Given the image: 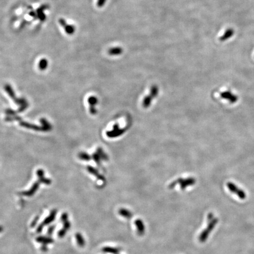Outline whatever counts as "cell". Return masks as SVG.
Here are the masks:
<instances>
[{
    "label": "cell",
    "instance_id": "10",
    "mask_svg": "<svg viewBox=\"0 0 254 254\" xmlns=\"http://www.w3.org/2000/svg\"><path fill=\"white\" fill-rule=\"evenodd\" d=\"M106 1H107V0H98L97 3V7L99 8L103 7V6H104Z\"/></svg>",
    "mask_w": 254,
    "mask_h": 254
},
{
    "label": "cell",
    "instance_id": "1",
    "mask_svg": "<svg viewBox=\"0 0 254 254\" xmlns=\"http://www.w3.org/2000/svg\"><path fill=\"white\" fill-rule=\"evenodd\" d=\"M58 22L60 25L63 27L67 34L71 36L74 34L75 31V28L74 25L68 24L67 21L62 18H60L58 20Z\"/></svg>",
    "mask_w": 254,
    "mask_h": 254
},
{
    "label": "cell",
    "instance_id": "4",
    "mask_svg": "<svg viewBox=\"0 0 254 254\" xmlns=\"http://www.w3.org/2000/svg\"><path fill=\"white\" fill-rule=\"evenodd\" d=\"M158 88L156 86H154L151 89V95L148 97H147L145 98L144 101H143V105L144 107H148L149 106L150 103H151V101L152 100L153 97H155L158 94Z\"/></svg>",
    "mask_w": 254,
    "mask_h": 254
},
{
    "label": "cell",
    "instance_id": "7",
    "mask_svg": "<svg viewBox=\"0 0 254 254\" xmlns=\"http://www.w3.org/2000/svg\"><path fill=\"white\" fill-rule=\"evenodd\" d=\"M48 66V61L46 58H42L40 59L38 63V68L40 70H45Z\"/></svg>",
    "mask_w": 254,
    "mask_h": 254
},
{
    "label": "cell",
    "instance_id": "5",
    "mask_svg": "<svg viewBox=\"0 0 254 254\" xmlns=\"http://www.w3.org/2000/svg\"><path fill=\"white\" fill-rule=\"evenodd\" d=\"M234 34V30L232 28H229L225 32V33L224 34V35L219 38V40L221 41H226V40H228L229 38H230L231 37H232L233 36Z\"/></svg>",
    "mask_w": 254,
    "mask_h": 254
},
{
    "label": "cell",
    "instance_id": "6",
    "mask_svg": "<svg viewBox=\"0 0 254 254\" xmlns=\"http://www.w3.org/2000/svg\"><path fill=\"white\" fill-rule=\"evenodd\" d=\"M88 102H89V103L91 104V109H90V111H91V114H95V112H96V111H95V107H94V106L95 104H97V98H95V97H90V98H89V100H88Z\"/></svg>",
    "mask_w": 254,
    "mask_h": 254
},
{
    "label": "cell",
    "instance_id": "2",
    "mask_svg": "<svg viewBox=\"0 0 254 254\" xmlns=\"http://www.w3.org/2000/svg\"><path fill=\"white\" fill-rule=\"evenodd\" d=\"M221 97L225 100H228L230 103L234 104L237 102L238 98L236 95H234L230 91H225L221 93Z\"/></svg>",
    "mask_w": 254,
    "mask_h": 254
},
{
    "label": "cell",
    "instance_id": "8",
    "mask_svg": "<svg viewBox=\"0 0 254 254\" xmlns=\"http://www.w3.org/2000/svg\"><path fill=\"white\" fill-rule=\"evenodd\" d=\"M122 49L120 47L112 48L108 50V54L111 55H117L122 53Z\"/></svg>",
    "mask_w": 254,
    "mask_h": 254
},
{
    "label": "cell",
    "instance_id": "3",
    "mask_svg": "<svg viewBox=\"0 0 254 254\" xmlns=\"http://www.w3.org/2000/svg\"><path fill=\"white\" fill-rule=\"evenodd\" d=\"M227 186L231 192L236 194L239 197H240V198H245V194L244 193V192L241 189H239L235 184L232 182H228L227 184Z\"/></svg>",
    "mask_w": 254,
    "mask_h": 254
},
{
    "label": "cell",
    "instance_id": "9",
    "mask_svg": "<svg viewBox=\"0 0 254 254\" xmlns=\"http://www.w3.org/2000/svg\"><path fill=\"white\" fill-rule=\"evenodd\" d=\"M43 10H44V9L43 8ZM43 10L41 8H39L38 10V11H37V12H38V14L37 15H38V17L39 19L41 21H44L45 20L46 16L45 15L44 13H43Z\"/></svg>",
    "mask_w": 254,
    "mask_h": 254
}]
</instances>
